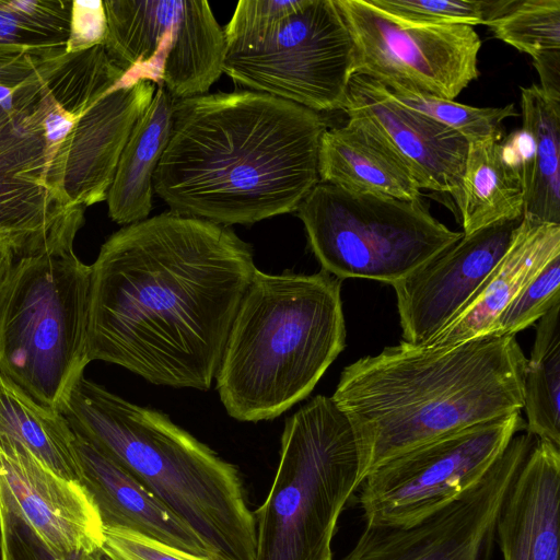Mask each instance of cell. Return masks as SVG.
Listing matches in <instances>:
<instances>
[{"label": "cell", "instance_id": "1", "mask_svg": "<svg viewBox=\"0 0 560 560\" xmlns=\"http://www.w3.org/2000/svg\"><path fill=\"white\" fill-rule=\"evenodd\" d=\"M256 269L225 225L172 211L125 225L91 265L90 361L208 390Z\"/></svg>", "mask_w": 560, "mask_h": 560}, {"label": "cell", "instance_id": "2", "mask_svg": "<svg viewBox=\"0 0 560 560\" xmlns=\"http://www.w3.org/2000/svg\"><path fill=\"white\" fill-rule=\"evenodd\" d=\"M326 129L317 112L248 90L176 100L154 194L225 226L295 211L319 183Z\"/></svg>", "mask_w": 560, "mask_h": 560}, {"label": "cell", "instance_id": "3", "mask_svg": "<svg viewBox=\"0 0 560 560\" xmlns=\"http://www.w3.org/2000/svg\"><path fill=\"white\" fill-rule=\"evenodd\" d=\"M526 361L515 336L489 334L446 347L401 340L346 366L331 399L355 433L359 486L409 450L520 412Z\"/></svg>", "mask_w": 560, "mask_h": 560}, {"label": "cell", "instance_id": "4", "mask_svg": "<svg viewBox=\"0 0 560 560\" xmlns=\"http://www.w3.org/2000/svg\"><path fill=\"white\" fill-rule=\"evenodd\" d=\"M203 540L215 560H255L256 521L236 466L165 413L130 402L82 375L58 410Z\"/></svg>", "mask_w": 560, "mask_h": 560}, {"label": "cell", "instance_id": "5", "mask_svg": "<svg viewBox=\"0 0 560 560\" xmlns=\"http://www.w3.org/2000/svg\"><path fill=\"white\" fill-rule=\"evenodd\" d=\"M341 282L255 270L215 374L230 417L271 420L310 395L346 346Z\"/></svg>", "mask_w": 560, "mask_h": 560}, {"label": "cell", "instance_id": "6", "mask_svg": "<svg viewBox=\"0 0 560 560\" xmlns=\"http://www.w3.org/2000/svg\"><path fill=\"white\" fill-rule=\"evenodd\" d=\"M75 235L19 256L0 291V374L55 411L91 362L92 271L73 250Z\"/></svg>", "mask_w": 560, "mask_h": 560}, {"label": "cell", "instance_id": "7", "mask_svg": "<svg viewBox=\"0 0 560 560\" xmlns=\"http://www.w3.org/2000/svg\"><path fill=\"white\" fill-rule=\"evenodd\" d=\"M353 427L317 395L285 420L270 490L255 511V560H332L339 516L359 487Z\"/></svg>", "mask_w": 560, "mask_h": 560}, {"label": "cell", "instance_id": "8", "mask_svg": "<svg viewBox=\"0 0 560 560\" xmlns=\"http://www.w3.org/2000/svg\"><path fill=\"white\" fill-rule=\"evenodd\" d=\"M322 269L393 284L464 235L421 199L355 194L318 183L296 209Z\"/></svg>", "mask_w": 560, "mask_h": 560}, {"label": "cell", "instance_id": "9", "mask_svg": "<svg viewBox=\"0 0 560 560\" xmlns=\"http://www.w3.org/2000/svg\"><path fill=\"white\" fill-rule=\"evenodd\" d=\"M353 67V40L336 0H306L259 35L226 44L223 72L248 91L318 113L342 109Z\"/></svg>", "mask_w": 560, "mask_h": 560}, {"label": "cell", "instance_id": "10", "mask_svg": "<svg viewBox=\"0 0 560 560\" xmlns=\"http://www.w3.org/2000/svg\"><path fill=\"white\" fill-rule=\"evenodd\" d=\"M108 57L124 71L114 89L148 81L175 100L207 94L223 73L224 31L203 0L104 1Z\"/></svg>", "mask_w": 560, "mask_h": 560}, {"label": "cell", "instance_id": "11", "mask_svg": "<svg viewBox=\"0 0 560 560\" xmlns=\"http://www.w3.org/2000/svg\"><path fill=\"white\" fill-rule=\"evenodd\" d=\"M526 429L520 412L454 431L409 450L360 483L366 526L410 527L457 500Z\"/></svg>", "mask_w": 560, "mask_h": 560}, {"label": "cell", "instance_id": "12", "mask_svg": "<svg viewBox=\"0 0 560 560\" xmlns=\"http://www.w3.org/2000/svg\"><path fill=\"white\" fill-rule=\"evenodd\" d=\"M336 3L353 40V74L451 101L479 77L481 39L474 26L404 19L369 0Z\"/></svg>", "mask_w": 560, "mask_h": 560}, {"label": "cell", "instance_id": "13", "mask_svg": "<svg viewBox=\"0 0 560 560\" xmlns=\"http://www.w3.org/2000/svg\"><path fill=\"white\" fill-rule=\"evenodd\" d=\"M8 98L12 108L0 106V244L19 257L78 233L84 207L69 205L49 183L44 119L51 102L40 75Z\"/></svg>", "mask_w": 560, "mask_h": 560}, {"label": "cell", "instance_id": "14", "mask_svg": "<svg viewBox=\"0 0 560 560\" xmlns=\"http://www.w3.org/2000/svg\"><path fill=\"white\" fill-rule=\"evenodd\" d=\"M536 441L515 434L474 487L413 526L365 525L341 560H491L502 503Z\"/></svg>", "mask_w": 560, "mask_h": 560}, {"label": "cell", "instance_id": "15", "mask_svg": "<svg viewBox=\"0 0 560 560\" xmlns=\"http://www.w3.org/2000/svg\"><path fill=\"white\" fill-rule=\"evenodd\" d=\"M342 110L349 124L402 164L420 190L456 196L469 144L463 136L406 107L383 84L361 74L351 77Z\"/></svg>", "mask_w": 560, "mask_h": 560}, {"label": "cell", "instance_id": "16", "mask_svg": "<svg viewBox=\"0 0 560 560\" xmlns=\"http://www.w3.org/2000/svg\"><path fill=\"white\" fill-rule=\"evenodd\" d=\"M521 220L463 235L390 284L404 341L424 345L462 310L509 248Z\"/></svg>", "mask_w": 560, "mask_h": 560}, {"label": "cell", "instance_id": "17", "mask_svg": "<svg viewBox=\"0 0 560 560\" xmlns=\"http://www.w3.org/2000/svg\"><path fill=\"white\" fill-rule=\"evenodd\" d=\"M155 88L142 81L112 89L75 117L48 167L50 185L69 205L106 200L122 150Z\"/></svg>", "mask_w": 560, "mask_h": 560}, {"label": "cell", "instance_id": "18", "mask_svg": "<svg viewBox=\"0 0 560 560\" xmlns=\"http://www.w3.org/2000/svg\"><path fill=\"white\" fill-rule=\"evenodd\" d=\"M0 494L62 560L104 544L100 514L83 485L57 475L24 447L1 438Z\"/></svg>", "mask_w": 560, "mask_h": 560}, {"label": "cell", "instance_id": "19", "mask_svg": "<svg viewBox=\"0 0 560 560\" xmlns=\"http://www.w3.org/2000/svg\"><path fill=\"white\" fill-rule=\"evenodd\" d=\"M73 433L79 481L90 493L103 528L131 530L215 560L198 534L138 479L81 435Z\"/></svg>", "mask_w": 560, "mask_h": 560}, {"label": "cell", "instance_id": "20", "mask_svg": "<svg viewBox=\"0 0 560 560\" xmlns=\"http://www.w3.org/2000/svg\"><path fill=\"white\" fill-rule=\"evenodd\" d=\"M560 447L537 439L502 503L495 541L503 560H559Z\"/></svg>", "mask_w": 560, "mask_h": 560}, {"label": "cell", "instance_id": "21", "mask_svg": "<svg viewBox=\"0 0 560 560\" xmlns=\"http://www.w3.org/2000/svg\"><path fill=\"white\" fill-rule=\"evenodd\" d=\"M557 255L560 225L522 217L501 259L462 310L424 345L446 347L491 334L502 311Z\"/></svg>", "mask_w": 560, "mask_h": 560}, {"label": "cell", "instance_id": "22", "mask_svg": "<svg viewBox=\"0 0 560 560\" xmlns=\"http://www.w3.org/2000/svg\"><path fill=\"white\" fill-rule=\"evenodd\" d=\"M521 109L522 128L506 142L518 160L523 217L560 225V101L521 86Z\"/></svg>", "mask_w": 560, "mask_h": 560}, {"label": "cell", "instance_id": "23", "mask_svg": "<svg viewBox=\"0 0 560 560\" xmlns=\"http://www.w3.org/2000/svg\"><path fill=\"white\" fill-rule=\"evenodd\" d=\"M318 176L320 183L355 194L420 199V188L402 164L370 135L349 122L323 132Z\"/></svg>", "mask_w": 560, "mask_h": 560}, {"label": "cell", "instance_id": "24", "mask_svg": "<svg viewBox=\"0 0 560 560\" xmlns=\"http://www.w3.org/2000/svg\"><path fill=\"white\" fill-rule=\"evenodd\" d=\"M175 102L156 86L131 130L106 197L108 215L118 224L142 221L152 210L153 176L170 140Z\"/></svg>", "mask_w": 560, "mask_h": 560}, {"label": "cell", "instance_id": "25", "mask_svg": "<svg viewBox=\"0 0 560 560\" xmlns=\"http://www.w3.org/2000/svg\"><path fill=\"white\" fill-rule=\"evenodd\" d=\"M467 235L523 217V187L515 151L505 141L471 142L459 190L454 197Z\"/></svg>", "mask_w": 560, "mask_h": 560}, {"label": "cell", "instance_id": "26", "mask_svg": "<svg viewBox=\"0 0 560 560\" xmlns=\"http://www.w3.org/2000/svg\"><path fill=\"white\" fill-rule=\"evenodd\" d=\"M0 438L21 445L57 475L79 480L74 433L66 418L1 374Z\"/></svg>", "mask_w": 560, "mask_h": 560}, {"label": "cell", "instance_id": "27", "mask_svg": "<svg viewBox=\"0 0 560 560\" xmlns=\"http://www.w3.org/2000/svg\"><path fill=\"white\" fill-rule=\"evenodd\" d=\"M526 432L560 447V301L539 319L523 376Z\"/></svg>", "mask_w": 560, "mask_h": 560}, {"label": "cell", "instance_id": "28", "mask_svg": "<svg viewBox=\"0 0 560 560\" xmlns=\"http://www.w3.org/2000/svg\"><path fill=\"white\" fill-rule=\"evenodd\" d=\"M487 26L494 37L532 57L540 89L560 101V0H515Z\"/></svg>", "mask_w": 560, "mask_h": 560}, {"label": "cell", "instance_id": "29", "mask_svg": "<svg viewBox=\"0 0 560 560\" xmlns=\"http://www.w3.org/2000/svg\"><path fill=\"white\" fill-rule=\"evenodd\" d=\"M384 86L396 101L458 132L468 143L488 139L501 141L502 122L517 116L513 104L504 107H474L401 84Z\"/></svg>", "mask_w": 560, "mask_h": 560}, {"label": "cell", "instance_id": "30", "mask_svg": "<svg viewBox=\"0 0 560 560\" xmlns=\"http://www.w3.org/2000/svg\"><path fill=\"white\" fill-rule=\"evenodd\" d=\"M404 19L442 24H485L505 13L515 0H369Z\"/></svg>", "mask_w": 560, "mask_h": 560}, {"label": "cell", "instance_id": "31", "mask_svg": "<svg viewBox=\"0 0 560 560\" xmlns=\"http://www.w3.org/2000/svg\"><path fill=\"white\" fill-rule=\"evenodd\" d=\"M560 301V255L551 258L498 316L492 332L513 335L537 322Z\"/></svg>", "mask_w": 560, "mask_h": 560}, {"label": "cell", "instance_id": "32", "mask_svg": "<svg viewBox=\"0 0 560 560\" xmlns=\"http://www.w3.org/2000/svg\"><path fill=\"white\" fill-rule=\"evenodd\" d=\"M306 0H241L226 24L225 43L248 40L284 20Z\"/></svg>", "mask_w": 560, "mask_h": 560}, {"label": "cell", "instance_id": "33", "mask_svg": "<svg viewBox=\"0 0 560 560\" xmlns=\"http://www.w3.org/2000/svg\"><path fill=\"white\" fill-rule=\"evenodd\" d=\"M0 560H62L1 494Z\"/></svg>", "mask_w": 560, "mask_h": 560}, {"label": "cell", "instance_id": "34", "mask_svg": "<svg viewBox=\"0 0 560 560\" xmlns=\"http://www.w3.org/2000/svg\"><path fill=\"white\" fill-rule=\"evenodd\" d=\"M103 545L118 560H212L121 528H104Z\"/></svg>", "mask_w": 560, "mask_h": 560}, {"label": "cell", "instance_id": "35", "mask_svg": "<svg viewBox=\"0 0 560 560\" xmlns=\"http://www.w3.org/2000/svg\"><path fill=\"white\" fill-rule=\"evenodd\" d=\"M107 33L104 1H72L67 51L77 52L103 44Z\"/></svg>", "mask_w": 560, "mask_h": 560}, {"label": "cell", "instance_id": "36", "mask_svg": "<svg viewBox=\"0 0 560 560\" xmlns=\"http://www.w3.org/2000/svg\"><path fill=\"white\" fill-rule=\"evenodd\" d=\"M67 52L31 49L0 43V85L16 89L32 79L44 66Z\"/></svg>", "mask_w": 560, "mask_h": 560}, {"label": "cell", "instance_id": "37", "mask_svg": "<svg viewBox=\"0 0 560 560\" xmlns=\"http://www.w3.org/2000/svg\"><path fill=\"white\" fill-rule=\"evenodd\" d=\"M16 255L9 246L0 244V291L8 281L13 269Z\"/></svg>", "mask_w": 560, "mask_h": 560}, {"label": "cell", "instance_id": "38", "mask_svg": "<svg viewBox=\"0 0 560 560\" xmlns=\"http://www.w3.org/2000/svg\"><path fill=\"white\" fill-rule=\"evenodd\" d=\"M72 560H118L113 553H110L105 547L100 546L90 551L83 552L77 556Z\"/></svg>", "mask_w": 560, "mask_h": 560}, {"label": "cell", "instance_id": "39", "mask_svg": "<svg viewBox=\"0 0 560 560\" xmlns=\"http://www.w3.org/2000/svg\"><path fill=\"white\" fill-rule=\"evenodd\" d=\"M12 91L13 89L9 86L0 85V103L4 101L12 93Z\"/></svg>", "mask_w": 560, "mask_h": 560}]
</instances>
